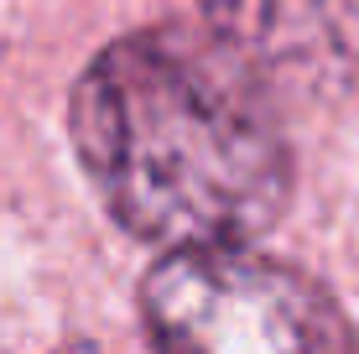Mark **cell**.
Wrapping results in <instances>:
<instances>
[{"instance_id":"3957f363","label":"cell","mask_w":359,"mask_h":354,"mask_svg":"<svg viewBox=\"0 0 359 354\" xmlns=\"http://www.w3.org/2000/svg\"><path fill=\"white\" fill-rule=\"evenodd\" d=\"M234 53L302 89H344L359 73V0H198Z\"/></svg>"},{"instance_id":"6da1fadb","label":"cell","mask_w":359,"mask_h":354,"mask_svg":"<svg viewBox=\"0 0 359 354\" xmlns=\"http://www.w3.org/2000/svg\"><path fill=\"white\" fill-rule=\"evenodd\" d=\"M266 73L214 27H146L79 73L68 136L120 229L146 245L229 250L292 198V146Z\"/></svg>"},{"instance_id":"7a4b0ae2","label":"cell","mask_w":359,"mask_h":354,"mask_svg":"<svg viewBox=\"0 0 359 354\" xmlns=\"http://www.w3.org/2000/svg\"><path fill=\"white\" fill-rule=\"evenodd\" d=\"M141 323L156 354H359L328 287L250 245L162 255Z\"/></svg>"}]
</instances>
